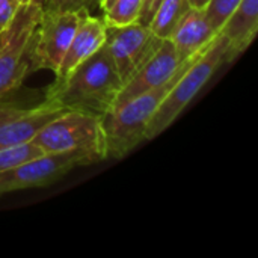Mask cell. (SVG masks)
Here are the masks:
<instances>
[{"instance_id": "cell-9", "label": "cell", "mask_w": 258, "mask_h": 258, "mask_svg": "<svg viewBox=\"0 0 258 258\" xmlns=\"http://www.w3.org/2000/svg\"><path fill=\"white\" fill-rule=\"evenodd\" d=\"M67 110L51 97L29 107L0 104V147L32 142L48 122Z\"/></svg>"}, {"instance_id": "cell-5", "label": "cell", "mask_w": 258, "mask_h": 258, "mask_svg": "<svg viewBox=\"0 0 258 258\" xmlns=\"http://www.w3.org/2000/svg\"><path fill=\"white\" fill-rule=\"evenodd\" d=\"M225 41L218 33L216 38L183 71L172 89L160 103L147 127L145 139H153L159 136L180 116L186 106L212 79L216 70L222 63H225Z\"/></svg>"}, {"instance_id": "cell-19", "label": "cell", "mask_w": 258, "mask_h": 258, "mask_svg": "<svg viewBox=\"0 0 258 258\" xmlns=\"http://www.w3.org/2000/svg\"><path fill=\"white\" fill-rule=\"evenodd\" d=\"M21 0H0V30L14 18Z\"/></svg>"}, {"instance_id": "cell-16", "label": "cell", "mask_w": 258, "mask_h": 258, "mask_svg": "<svg viewBox=\"0 0 258 258\" xmlns=\"http://www.w3.org/2000/svg\"><path fill=\"white\" fill-rule=\"evenodd\" d=\"M42 154V150L36 147L33 142L0 147V171L15 168Z\"/></svg>"}, {"instance_id": "cell-4", "label": "cell", "mask_w": 258, "mask_h": 258, "mask_svg": "<svg viewBox=\"0 0 258 258\" xmlns=\"http://www.w3.org/2000/svg\"><path fill=\"white\" fill-rule=\"evenodd\" d=\"M47 0H21L14 18L0 30V98L17 91L30 74L29 53Z\"/></svg>"}, {"instance_id": "cell-22", "label": "cell", "mask_w": 258, "mask_h": 258, "mask_svg": "<svg viewBox=\"0 0 258 258\" xmlns=\"http://www.w3.org/2000/svg\"><path fill=\"white\" fill-rule=\"evenodd\" d=\"M101 3H103V0H98V6H100Z\"/></svg>"}, {"instance_id": "cell-1", "label": "cell", "mask_w": 258, "mask_h": 258, "mask_svg": "<svg viewBox=\"0 0 258 258\" xmlns=\"http://www.w3.org/2000/svg\"><path fill=\"white\" fill-rule=\"evenodd\" d=\"M121 88L122 80L104 42L92 56L77 65L60 86L45 91V97L54 98L67 109L103 116L112 110Z\"/></svg>"}, {"instance_id": "cell-7", "label": "cell", "mask_w": 258, "mask_h": 258, "mask_svg": "<svg viewBox=\"0 0 258 258\" xmlns=\"http://www.w3.org/2000/svg\"><path fill=\"white\" fill-rule=\"evenodd\" d=\"M163 41L139 21L127 26H107L106 47L122 85L159 50Z\"/></svg>"}, {"instance_id": "cell-11", "label": "cell", "mask_w": 258, "mask_h": 258, "mask_svg": "<svg viewBox=\"0 0 258 258\" xmlns=\"http://www.w3.org/2000/svg\"><path fill=\"white\" fill-rule=\"evenodd\" d=\"M106 32L107 26L101 18L91 17L89 11H83L76 33L57 70L54 71V82L47 88V91H53L57 86H60L77 65H80L89 56H92L100 47H103L106 42Z\"/></svg>"}, {"instance_id": "cell-17", "label": "cell", "mask_w": 258, "mask_h": 258, "mask_svg": "<svg viewBox=\"0 0 258 258\" xmlns=\"http://www.w3.org/2000/svg\"><path fill=\"white\" fill-rule=\"evenodd\" d=\"M240 2L242 0H209L207 5L203 8L209 24L216 32H219L225 20L233 14V11L239 6Z\"/></svg>"}, {"instance_id": "cell-18", "label": "cell", "mask_w": 258, "mask_h": 258, "mask_svg": "<svg viewBox=\"0 0 258 258\" xmlns=\"http://www.w3.org/2000/svg\"><path fill=\"white\" fill-rule=\"evenodd\" d=\"M95 5H98V0H47L45 9L50 11H70V12H79V11H91Z\"/></svg>"}, {"instance_id": "cell-8", "label": "cell", "mask_w": 258, "mask_h": 258, "mask_svg": "<svg viewBox=\"0 0 258 258\" xmlns=\"http://www.w3.org/2000/svg\"><path fill=\"white\" fill-rule=\"evenodd\" d=\"M83 165H88V162L77 153L38 156L23 165L0 171V197L24 189L50 186Z\"/></svg>"}, {"instance_id": "cell-6", "label": "cell", "mask_w": 258, "mask_h": 258, "mask_svg": "<svg viewBox=\"0 0 258 258\" xmlns=\"http://www.w3.org/2000/svg\"><path fill=\"white\" fill-rule=\"evenodd\" d=\"M83 11L70 12L44 9L32 38L29 53L30 73L39 70H50L54 73L57 70L76 33Z\"/></svg>"}, {"instance_id": "cell-3", "label": "cell", "mask_w": 258, "mask_h": 258, "mask_svg": "<svg viewBox=\"0 0 258 258\" xmlns=\"http://www.w3.org/2000/svg\"><path fill=\"white\" fill-rule=\"evenodd\" d=\"M44 154L77 153L89 163L107 159L106 136L101 116L68 109L48 122L32 141Z\"/></svg>"}, {"instance_id": "cell-12", "label": "cell", "mask_w": 258, "mask_h": 258, "mask_svg": "<svg viewBox=\"0 0 258 258\" xmlns=\"http://www.w3.org/2000/svg\"><path fill=\"white\" fill-rule=\"evenodd\" d=\"M258 32V0H242L219 29L225 41V63L233 62L255 39Z\"/></svg>"}, {"instance_id": "cell-2", "label": "cell", "mask_w": 258, "mask_h": 258, "mask_svg": "<svg viewBox=\"0 0 258 258\" xmlns=\"http://www.w3.org/2000/svg\"><path fill=\"white\" fill-rule=\"evenodd\" d=\"M198 54L186 59L183 65L177 70V73L160 86L125 101L124 104L112 109L110 112L101 116L106 136L107 157L122 159L130 151H133L142 141H145L147 127L153 115L156 113L157 107L165 100L168 92L172 89V86L183 74V71L190 65V62Z\"/></svg>"}, {"instance_id": "cell-10", "label": "cell", "mask_w": 258, "mask_h": 258, "mask_svg": "<svg viewBox=\"0 0 258 258\" xmlns=\"http://www.w3.org/2000/svg\"><path fill=\"white\" fill-rule=\"evenodd\" d=\"M183 62L184 60L180 59L172 42L169 39H165L159 47V50L122 85L112 109L124 104L125 101L150 89L160 86L177 73V70L183 65Z\"/></svg>"}, {"instance_id": "cell-21", "label": "cell", "mask_w": 258, "mask_h": 258, "mask_svg": "<svg viewBox=\"0 0 258 258\" xmlns=\"http://www.w3.org/2000/svg\"><path fill=\"white\" fill-rule=\"evenodd\" d=\"M207 2L209 0H189V3H190L192 8H204L207 5Z\"/></svg>"}, {"instance_id": "cell-15", "label": "cell", "mask_w": 258, "mask_h": 258, "mask_svg": "<svg viewBox=\"0 0 258 258\" xmlns=\"http://www.w3.org/2000/svg\"><path fill=\"white\" fill-rule=\"evenodd\" d=\"M144 0H113L103 9V21L106 26H127L138 21Z\"/></svg>"}, {"instance_id": "cell-14", "label": "cell", "mask_w": 258, "mask_h": 258, "mask_svg": "<svg viewBox=\"0 0 258 258\" xmlns=\"http://www.w3.org/2000/svg\"><path fill=\"white\" fill-rule=\"evenodd\" d=\"M189 8V0H162L148 24L150 30L160 39H169L177 23Z\"/></svg>"}, {"instance_id": "cell-20", "label": "cell", "mask_w": 258, "mask_h": 258, "mask_svg": "<svg viewBox=\"0 0 258 258\" xmlns=\"http://www.w3.org/2000/svg\"><path fill=\"white\" fill-rule=\"evenodd\" d=\"M160 2H162V0H144L142 11H141V15H139V18H138V21H139L141 24H144V26H148Z\"/></svg>"}, {"instance_id": "cell-13", "label": "cell", "mask_w": 258, "mask_h": 258, "mask_svg": "<svg viewBox=\"0 0 258 258\" xmlns=\"http://www.w3.org/2000/svg\"><path fill=\"white\" fill-rule=\"evenodd\" d=\"M218 32L209 24L203 8H189V11L177 23L169 41L175 47L181 60L201 53L215 38Z\"/></svg>"}]
</instances>
